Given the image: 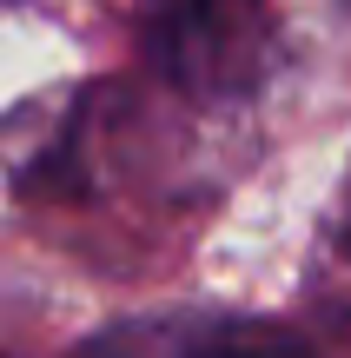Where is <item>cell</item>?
Segmentation results:
<instances>
[{"label": "cell", "instance_id": "obj_1", "mask_svg": "<svg viewBox=\"0 0 351 358\" xmlns=\"http://www.w3.org/2000/svg\"><path fill=\"white\" fill-rule=\"evenodd\" d=\"M331 0H166V53L179 80L206 93H239L278 73L299 34Z\"/></svg>", "mask_w": 351, "mask_h": 358}, {"label": "cell", "instance_id": "obj_2", "mask_svg": "<svg viewBox=\"0 0 351 358\" xmlns=\"http://www.w3.org/2000/svg\"><path fill=\"white\" fill-rule=\"evenodd\" d=\"M93 358H318V352L259 319H153L113 332Z\"/></svg>", "mask_w": 351, "mask_h": 358}, {"label": "cell", "instance_id": "obj_3", "mask_svg": "<svg viewBox=\"0 0 351 358\" xmlns=\"http://www.w3.org/2000/svg\"><path fill=\"white\" fill-rule=\"evenodd\" d=\"M312 299L338 332H351V153L338 166V186H331L325 213H318V232H312Z\"/></svg>", "mask_w": 351, "mask_h": 358}]
</instances>
